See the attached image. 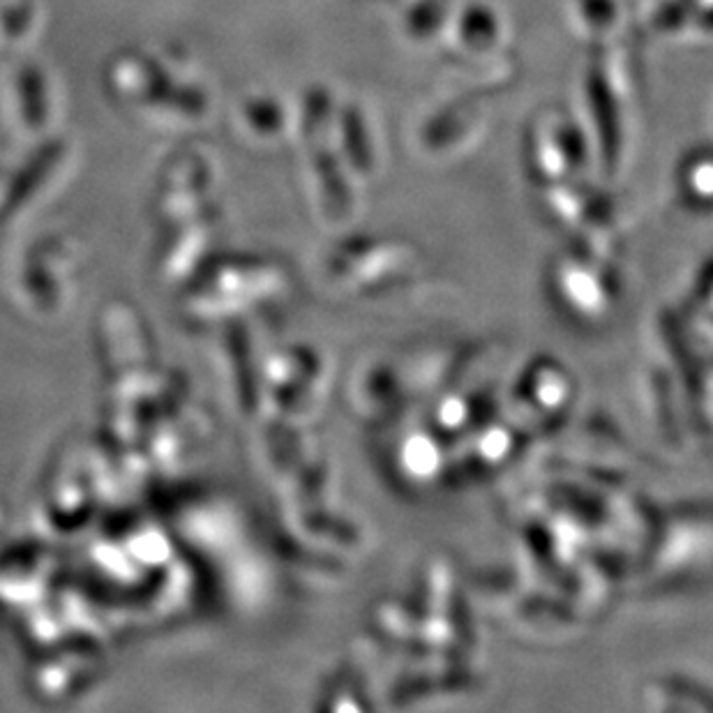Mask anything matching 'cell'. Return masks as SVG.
<instances>
[{"mask_svg": "<svg viewBox=\"0 0 713 713\" xmlns=\"http://www.w3.org/2000/svg\"><path fill=\"white\" fill-rule=\"evenodd\" d=\"M243 118L250 130H254L257 134H265V132H273L275 123H278V116H275V107H271L269 100H248L243 107Z\"/></svg>", "mask_w": 713, "mask_h": 713, "instance_id": "4", "label": "cell"}, {"mask_svg": "<svg viewBox=\"0 0 713 713\" xmlns=\"http://www.w3.org/2000/svg\"><path fill=\"white\" fill-rule=\"evenodd\" d=\"M109 91L123 102L171 118H201L208 98L201 88L178 81L153 56L141 51L116 53L107 68Z\"/></svg>", "mask_w": 713, "mask_h": 713, "instance_id": "1", "label": "cell"}, {"mask_svg": "<svg viewBox=\"0 0 713 713\" xmlns=\"http://www.w3.org/2000/svg\"><path fill=\"white\" fill-rule=\"evenodd\" d=\"M33 6L26 3V0H12L10 6L0 12V36L10 42H17L28 33V28L33 26Z\"/></svg>", "mask_w": 713, "mask_h": 713, "instance_id": "3", "label": "cell"}, {"mask_svg": "<svg viewBox=\"0 0 713 713\" xmlns=\"http://www.w3.org/2000/svg\"><path fill=\"white\" fill-rule=\"evenodd\" d=\"M19 121L28 132L44 128L49 118V88L38 66H23L14 79Z\"/></svg>", "mask_w": 713, "mask_h": 713, "instance_id": "2", "label": "cell"}]
</instances>
